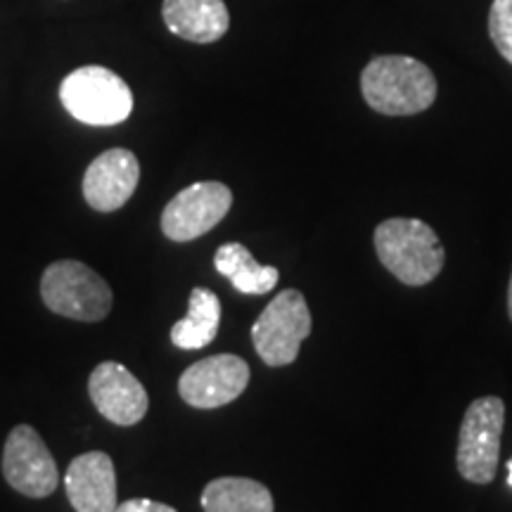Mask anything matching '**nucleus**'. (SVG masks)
Masks as SVG:
<instances>
[{"label": "nucleus", "mask_w": 512, "mask_h": 512, "mask_svg": "<svg viewBox=\"0 0 512 512\" xmlns=\"http://www.w3.org/2000/svg\"><path fill=\"white\" fill-rule=\"evenodd\" d=\"M114 512H178V510L166 503L150 501V498H131V501L117 505V510Z\"/></svg>", "instance_id": "a211bd4d"}, {"label": "nucleus", "mask_w": 512, "mask_h": 512, "mask_svg": "<svg viewBox=\"0 0 512 512\" xmlns=\"http://www.w3.org/2000/svg\"><path fill=\"white\" fill-rule=\"evenodd\" d=\"M311 335V311L299 290H283L252 325V342L261 361L271 368L297 361L299 347Z\"/></svg>", "instance_id": "39448f33"}, {"label": "nucleus", "mask_w": 512, "mask_h": 512, "mask_svg": "<svg viewBox=\"0 0 512 512\" xmlns=\"http://www.w3.org/2000/svg\"><path fill=\"white\" fill-rule=\"evenodd\" d=\"M214 266L223 278H228L238 292L266 294L278 285V268L256 264L252 252L240 242L221 245L214 254Z\"/></svg>", "instance_id": "dca6fc26"}, {"label": "nucleus", "mask_w": 512, "mask_h": 512, "mask_svg": "<svg viewBox=\"0 0 512 512\" xmlns=\"http://www.w3.org/2000/svg\"><path fill=\"white\" fill-rule=\"evenodd\" d=\"M41 297L57 316L98 323L112 311V287L74 259L55 261L41 278Z\"/></svg>", "instance_id": "20e7f679"}, {"label": "nucleus", "mask_w": 512, "mask_h": 512, "mask_svg": "<svg viewBox=\"0 0 512 512\" xmlns=\"http://www.w3.org/2000/svg\"><path fill=\"white\" fill-rule=\"evenodd\" d=\"M221 325V302L211 290L195 287L190 292L188 316L174 323L171 328V342L178 349H202L216 339Z\"/></svg>", "instance_id": "4468645a"}, {"label": "nucleus", "mask_w": 512, "mask_h": 512, "mask_svg": "<svg viewBox=\"0 0 512 512\" xmlns=\"http://www.w3.org/2000/svg\"><path fill=\"white\" fill-rule=\"evenodd\" d=\"M489 34L505 60L512 64V0H494L489 12Z\"/></svg>", "instance_id": "f3484780"}, {"label": "nucleus", "mask_w": 512, "mask_h": 512, "mask_svg": "<svg viewBox=\"0 0 512 512\" xmlns=\"http://www.w3.org/2000/svg\"><path fill=\"white\" fill-rule=\"evenodd\" d=\"M508 472H510V475H508V484L512 486V458L508 460Z\"/></svg>", "instance_id": "aec40b11"}, {"label": "nucleus", "mask_w": 512, "mask_h": 512, "mask_svg": "<svg viewBox=\"0 0 512 512\" xmlns=\"http://www.w3.org/2000/svg\"><path fill=\"white\" fill-rule=\"evenodd\" d=\"M505 403L498 396H482L467 406L458 434V472L467 482L489 484L496 477Z\"/></svg>", "instance_id": "423d86ee"}, {"label": "nucleus", "mask_w": 512, "mask_h": 512, "mask_svg": "<svg viewBox=\"0 0 512 512\" xmlns=\"http://www.w3.org/2000/svg\"><path fill=\"white\" fill-rule=\"evenodd\" d=\"M204 512H273V496L247 477H221L202 491Z\"/></svg>", "instance_id": "2eb2a0df"}, {"label": "nucleus", "mask_w": 512, "mask_h": 512, "mask_svg": "<svg viewBox=\"0 0 512 512\" xmlns=\"http://www.w3.org/2000/svg\"><path fill=\"white\" fill-rule=\"evenodd\" d=\"M375 252L382 266L403 285L432 283L446 254L437 233L420 219H387L375 228Z\"/></svg>", "instance_id": "f03ea898"}, {"label": "nucleus", "mask_w": 512, "mask_h": 512, "mask_svg": "<svg viewBox=\"0 0 512 512\" xmlns=\"http://www.w3.org/2000/svg\"><path fill=\"white\" fill-rule=\"evenodd\" d=\"M233 204V192L219 181H202L178 192L166 204L162 230L169 240L190 242L202 238L211 228L226 219Z\"/></svg>", "instance_id": "0eeeda50"}, {"label": "nucleus", "mask_w": 512, "mask_h": 512, "mask_svg": "<svg viewBox=\"0 0 512 512\" xmlns=\"http://www.w3.org/2000/svg\"><path fill=\"white\" fill-rule=\"evenodd\" d=\"M88 394L95 408L114 425L131 427L145 418L147 399L145 387L136 375L117 361H105L91 373L88 380Z\"/></svg>", "instance_id": "9d476101"}, {"label": "nucleus", "mask_w": 512, "mask_h": 512, "mask_svg": "<svg viewBox=\"0 0 512 512\" xmlns=\"http://www.w3.org/2000/svg\"><path fill=\"white\" fill-rule=\"evenodd\" d=\"M64 486L76 512L117 510V472L107 453L88 451L74 458L64 477Z\"/></svg>", "instance_id": "f8f14e48"}, {"label": "nucleus", "mask_w": 512, "mask_h": 512, "mask_svg": "<svg viewBox=\"0 0 512 512\" xmlns=\"http://www.w3.org/2000/svg\"><path fill=\"white\" fill-rule=\"evenodd\" d=\"M162 17L171 34L190 43H216L230 27L223 0H164Z\"/></svg>", "instance_id": "ddd939ff"}, {"label": "nucleus", "mask_w": 512, "mask_h": 512, "mask_svg": "<svg viewBox=\"0 0 512 512\" xmlns=\"http://www.w3.org/2000/svg\"><path fill=\"white\" fill-rule=\"evenodd\" d=\"M140 181L136 155L124 147L102 152L83 176V197L95 211H117L131 200Z\"/></svg>", "instance_id": "9b49d317"}, {"label": "nucleus", "mask_w": 512, "mask_h": 512, "mask_svg": "<svg viewBox=\"0 0 512 512\" xmlns=\"http://www.w3.org/2000/svg\"><path fill=\"white\" fill-rule=\"evenodd\" d=\"M60 100L64 110L88 126H117L133 112V93L126 81L98 64L69 74L60 86Z\"/></svg>", "instance_id": "7ed1b4c3"}, {"label": "nucleus", "mask_w": 512, "mask_h": 512, "mask_svg": "<svg viewBox=\"0 0 512 512\" xmlns=\"http://www.w3.org/2000/svg\"><path fill=\"white\" fill-rule=\"evenodd\" d=\"M508 313H510V320H512V275H510V290H508Z\"/></svg>", "instance_id": "6ab92c4d"}, {"label": "nucleus", "mask_w": 512, "mask_h": 512, "mask_svg": "<svg viewBox=\"0 0 512 512\" xmlns=\"http://www.w3.org/2000/svg\"><path fill=\"white\" fill-rule=\"evenodd\" d=\"M249 384V366L235 354H216L192 363L178 380L181 399L192 408H219L235 401Z\"/></svg>", "instance_id": "1a4fd4ad"}, {"label": "nucleus", "mask_w": 512, "mask_h": 512, "mask_svg": "<svg viewBox=\"0 0 512 512\" xmlns=\"http://www.w3.org/2000/svg\"><path fill=\"white\" fill-rule=\"evenodd\" d=\"M361 93L384 117H411L437 100V79L427 64L408 55H380L361 74Z\"/></svg>", "instance_id": "f257e3e1"}, {"label": "nucleus", "mask_w": 512, "mask_h": 512, "mask_svg": "<svg viewBox=\"0 0 512 512\" xmlns=\"http://www.w3.org/2000/svg\"><path fill=\"white\" fill-rule=\"evenodd\" d=\"M3 475L12 489L29 498H46L57 489L55 458L34 427L17 425L3 451Z\"/></svg>", "instance_id": "6e6552de"}]
</instances>
